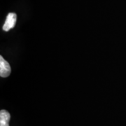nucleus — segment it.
<instances>
[{
  "instance_id": "obj_1",
  "label": "nucleus",
  "mask_w": 126,
  "mask_h": 126,
  "mask_svg": "<svg viewBox=\"0 0 126 126\" xmlns=\"http://www.w3.org/2000/svg\"><path fill=\"white\" fill-rule=\"evenodd\" d=\"M17 20V15L15 13H9L7 15L4 25L3 26V30L4 31H9L15 26Z\"/></svg>"
},
{
  "instance_id": "obj_2",
  "label": "nucleus",
  "mask_w": 126,
  "mask_h": 126,
  "mask_svg": "<svg viewBox=\"0 0 126 126\" xmlns=\"http://www.w3.org/2000/svg\"><path fill=\"white\" fill-rule=\"evenodd\" d=\"M11 67L2 56H0V76L1 77H9L11 74Z\"/></svg>"
},
{
  "instance_id": "obj_3",
  "label": "nucleus",
  "mask_w": 126,
  "mask_h": 126,
  "mask_svg": "<svg viewBox=\"0 0 126 126\" xmlns=\"http://www.w3.org/2000/svg\"><path fill=\"white\" fill-rule=\"evenodd\" d=\"M10 113L4 109L0 111V126H9Z\"/></svg>"
}]
</instances>
